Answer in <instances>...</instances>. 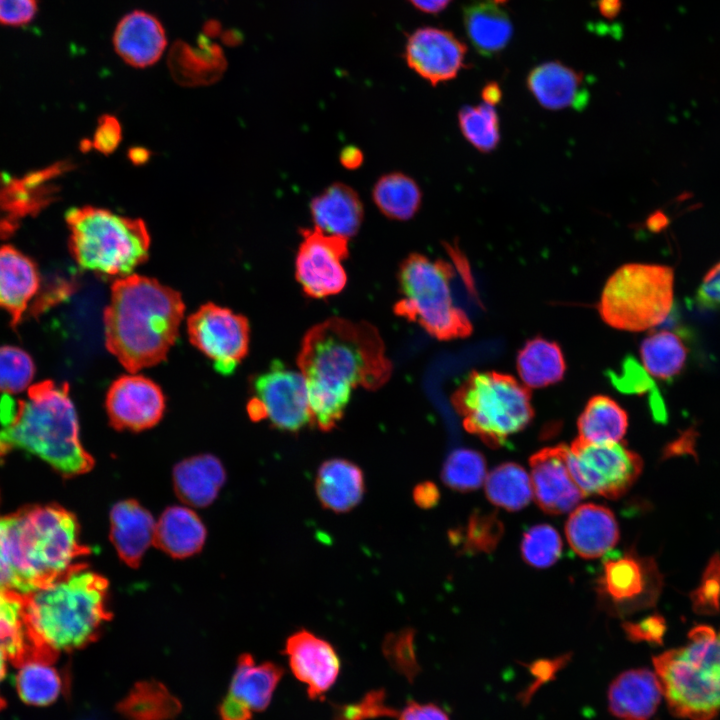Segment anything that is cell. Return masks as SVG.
<instances>
[{
  "mask_svg": "<svg viewBox=\"0 0 720 720\" xmlns=\"http://www.w3.org/2000/svg\"><path fill=\"white\" fill-rule=\"evenodd\" d=\"M297 365L306 381L311 424L324 432L343 417L353 388L377 390L392 373L377 328L338 317L306 332Z\"/></svg>",
  "mask_w": 720,
  "mask_h": 720,
  "instance_id": "cell-1",
  "label": "cell"
},
{
  "mask_svg": "<svg viewBox=\"0 0 720 720\" xmlns=\"http://www.w3.org/2000/svg\"><path fill=\"white\" fill-rule=\"evenodd\" d=\"M90 553L76 516L58 504L26 505L0 516V587L21 594L44 588Z\"/></svg>",
  "mask_w": 720,
  "mask_h": 720,
  "instance_id": "cell-2",
  "label": "cell"
},
{
  "mask_svg": "<svg viewBox=\"0 0 720 720\" xmlns=\"http://www.w3.org/2000/svg\"><path fill=\"white\" fill-rule=\"evenodd\" d=\"M184 311L180 293L156 279L118 278L104 310L106 348L130 373L155 366L174 345Z\"/></svg>",
  "mask_w": 720,
  "mask_h": 720,
  "instance_id": "cell-3",
  "label": "cell"
},
{
  "mask_svg": "<svg viewBox=\"0 0 720 720\" xmlns=\"http://www.w3.org/2000/svg\"><path fill=\"white\" fill-rule=\"evenodd\" d=\"M0 457L23 450L71 478L89 472L93 457L79 436L75 406L67 383L44 380L27 389V398L8 394L0 401Z\"/></svg>",
  "mask_w": 720,
  "mask_h": 720,
  "instance_id": "cell-4",
  "label": "cell"
},
{
  "mask_svg": "<svg viewBox=\"0 0 720 720\" xmlns=\"http://www.w3.org/2000/svg\"><path fill=\"white\" fill-rule=\"evenodd\" d=\"M108 581L78 563L50 585L23 594V619L38 654L54 663L95 641L111 619L107 608Z\"/></svg>",
  "mask_w": 720,
  "mask_h": 720,
  "instance_id": "cell-5",
  "label": "cell"
},
{
  "mask_svg": "<svg viewBox=\"0 0 720 720\" xmlns=\"http://www.w3.org/2000/svg\"><path fill=\"white\" fill-rule=\"evenodd\" d=\"M668 707L688 720H712L720 711V630L699 625L686 644L654 657Z\"/></svg>",
  "mask_w": 720,
  "mask_h": 720,
  "instance_id": "cell-6",
  "label": "cell"
},
{
  "mask_svg": "<svg viewBox=\"0 0 720 720\" xmlns=\"http://www.w3.org/2000/svg\"><path fill=\"white\" fill-rule=\"evenodd\" d=\"M69 249L83 269L105 277H125L149 255L150 236L141 219L92 206L66 214Z\"/></svg>",
  "mask_w": 720,
  "mask_h": 720,
  "instance_id": "cell-7",
  "label": "cell"
},
{
  "mask_svg": "<svg viewBox=\"0 0 720 720\" xmlns=\"http://www.w3.org/2000/svg\"><path fill=\"white\" fill-rule=\"evenodd\" d=\"M464 429L491 448L532 421L530 389L513 376L495 371H472L451 396Z\"/></svg>",
  "mask_w": 720,
  "mask_h": 720,
  "instance_id": "cell-8",
  "label": "cell"
},
{
  "mask_svg": "<svg viewBox=\"0 0 720 720\" xmlns=\"http://www.w3.org/2000/svg\"><path fill=\"white\" fill-rule=\"evenodd\" d=\"M454 269L442 259L412 253L400 264L398 281L401 299L394 312L418 323L439 340L468 337L472 324L466 313L454 305L450 283Z\"/></svg>",
  "mask_w": 720,
  "mask_h": 720,
  "instance_id": "cell-9",
  "label": "cell"
},
{
  "mask_svg": "<svg viewBox=\"0 0 720 720\" xmlns=\"http://www.w3.org/2000/svg\"><path fill=\"white\" fill-rule=\"evenodd\" d=\"M674 299V270L670 266L629 263L607 280L599 313L613 328L639 332L662 324Z\"/></svg>",
  "mask_w": 720,
  "mask_h": 720,
  "instance_id": "cell-10",
  "label": "cell"
},
{
  "mask_svg": "<svg viewBox=\"0 0 720 720\" xmlns=\"http://www.w3.org/2000/svg\"><path fill=\"white\" fill-rule=\"evenodd\" d=\"M569 465L586 495L608 499L623 496L643 469L640 455L623 442L593 443L580 437L569 447Z\"/></svg>",
  "mask_w": 720,
  "mask_h": 720,
  "instance_id": "cell-11",
  "label": "cell"
},
{
  "mask_svg": "<svg viewBox=\"0 0 720 720\" xmlns=\"http://www.w3.org/2000/svg\"><path fill=\"white\" fill-rule=\"evenodd\" d=\"M656 562L630 550L608 556L596 582L602 608L616 616H627L655 604L662 588Z\"/></svg>",
  "mask_w": 720,
  "mask_h": 720,
  "instance_id": "cell-12",
  "label": "cell"
},
{
  "mask_svg": "<svg viewBox=\"0 0 720 720\" xmlns=\"http://www.w3.org/2000/svg\"><path fill=\"white\" fill-rule=\"evenodd\" d=\"M247 413L252 421L268 420L282 431L298 432L311 424L306 381L302 373L274 360L251 382Z\"/></svg>",
  "mask_w": 720,
  "mask_h": 720,
  "instance_id": "cell-13",
  "label": "cell"
},
{
  "mask_svg": "<svg viewBox=\"0 0 720 720\" xmlns=\"http://www.w3.org/2000/svg\"><path fill=\"white\" fill-rule=\"evenodd\" d=\"M187 332L190 342L221 375H231L248 353L247 318L214 303L200 306L188 317Z\"/></svg>",
  "mask_w": 720,
  "mask_h": 720,
  "instance_id": "cell-14",
  "label": "cell"
},
{
  "mask_svg": "<svg viewBox=\"0 0 720 720\" xmlns=\"http://www.w3.org/2000/svg\"><path fill=\"white\" fill-rule=\"evenodd\" d=\"M295 276L304 293L313 298L336 295L346 285L342 262L348 257V238L314 228L301 229Z\"/></svg>",
  "mask_w": 720,
  "mask_h": 720,
  "instance_id": "cell-15",
  "label": "cell"
},
{
  "mask_svg": "<svg viewBox=\"0 0 720 720\" xmlns=\"http://www.w3.org/2000/svg\"><path fill=\"white\" fill-rule=\"evenodd\" d=\"M71 165L58 162L23 176L0 174V235L9 236L21 222L55 200V180Z\"/></svg>",
  "mask_w": 720,
  "mask_h": 720,
  "instance_id": "cell-16",
  "label": "cell"
},
{
  "mask_svg": "<svg viewBox=\"0 0 720 720\" xmlns=\"http://www.w3.org/2000/svg\"><path fill=\"white\" fill-rule=\"evenodd\" d=\"M105 407L113 428L139 432L154 427L162 419L165 396L153 380L132 373L113 381Z\"/></svg>",
  "mask_w": 720,
  "mask_h": 720,
  "instance_id": "cell-17",
  "label": "cell"
},
{
  "mask_svg": "<svg viewBox=\"0 0 720 720\" xmlns=\"http://www.w3.org/2000/svg\"><path fill=\"white\" fill-rule=\"evenodd\" d=\"M533 496L538 506L552 515L573 510L586 493L576 482L569 465V447L543 448L529 459Z\"/></svg>",
  "mask_w": 720,
  "mask_h": 720,
  "instance_id": "cell-18",
  "label": "cell"
},
{
  "mask_svg": "<svg viewBox=\"0 0 720 720\" xmlns=\"http://www.w3.org/2000/svg\"><path fill=\"white\" fill-rule=\"evenodd\" d=\"M467 48L451 32L423 27L408 39L405 59L408 66L432 85L457 76L465 66Z\"/></svg>",
  "mask_w": 720,
  "mask_h": 720,
  "instance_id": "cell-19",
  "label": "cell"
},
{
  "mask_svg": "<svg viewBox=\"0 0 720 720\" xmlns=\"http://www.w3.org/2000/svg\"><path fill=\"white\" fill-rule=\"evenodd\" d=\"M283 653L294 676L307 686L310 699L321 698L336 682L340 659L334 647L314 633L300 629L290 635Z\"/></svg>",
  "mask_w": 720,
  "mask_h": 720,
  "instance_id": "cell-20",
  "label": "cell"
},
{
  "mask_svg": "<svg viewBox=\"0 0 720 720\" xmlns=\"http://www.w3.org/2000/svg\"><path fill=\"white\" fill-rule=\"evenodd\" d=\"M36 263L17 248L0 245V308L10 314L16 327L41 290Z\"/></svg>",
  "mask_w": 720,
  "mask_h": 720,
  "instance_id": "cell-21",
  "label": "cell"
},
{
  "mask_svg": "<svg viewBox=\"0 0 720 720\" xmlns=\"http://www.w3.org/2000/svg\"><path fill=\"white\" fill-rule=\"evenodd\" d=\"M527 87L537 103L547 110H582L589 100L584 75L559 61L534 67L528 74Z\"/></svg>",
  "mask_w": 720,
  "mask_h": 720,
  "instance_id": "cell-22",
  "label": "cell"
},
{
  "mask_svg": "<svg viewBox=\"0 0 720 720\" xmlns=\"http://www.w3.org/2000/svg\"><path fill=\"white\" fill-rule=\"evenodd\" d=\"M565 534L576 554L594 559L605 555L616 545L619 528L610 509L587 503L576 507L570 514Z\"/></svg>",
  "mask_w": 720,
  "mask_h": 720,
  "instance_id": "cell-23",
  "label": "cell"
},
{
  "mask_svg": "<svg viewBox=\"0 0 720 720\" xmlns=\"http://www.w3.org/2000/svg\"><path fill=\"white\" fill-rule=\"evenodd\" d=\"M165 31L153 15L133 11L117 25L113 44L118 55L134 67H147L158 61L166 47Z\"/></svg>",
  "mask_w": 720,
  "mask_h": 720,
  "instance_id": "cell-24",
  "label": "cell"
},
{
  "mask_svg": "<svg viewBox=\"0 0 720 720\" xmlns=\"http://www.w3.org/2000/svg\"><path fill=\"white\" fill-rule=\"evenodd\" d=\"M110 538L122 561L137 568L154 543L156 523L148 510L135 500L116 503L110 513Z\"/></svg>",
  "mask_w": 720,
  "mask_h": 720,
  "instance_id": "cell-25",
  "label": "cell"
},
{
  "mask_svg": "<svg viewBox=\"0 0 720 720\" xmlns=\"http://www.w3.org/2000/svg\"><path fill=\"white\" fill-rule=\"evenodd\" d=\"M662 695L656 674L648 669L628 670L610 684L609 710L626 720H645L654 714Z\"/></svg>",
  "mask_w": 720,
  "mask_h": 720,
  "instance_id": "cell-26",
  "label": "cell"
},
{
  "mask_svg": "<svg viewBox=\"0 0 720 720\" xmlns=\"http://www.w3.org/2000/svg\"><path fill=\"white\" fill-rule=\"evenodd\" d=\"M310 211L314 227L348 239L359 231L364 218L358 193L344 183H333L316 195Z\"/></svg>",
  "mask_w": 720,
  "mask_h": 720,
  "instance_id": "cell-27",
  "label": "cell"
},
{
  "mask_svg": "<svg viewBox=\"0 0 720 720\" xmlns=\"http://www.w3.org/2000/svg\"><path fill=\"white\" fill-rule=\"evenodd\" d=\"M315 491L323 508L335 513L349 512L364 496L363 472L346 459L326 460L318 469Z\"/></svg>",
  "mask_w": 720,
  "mask_h": 720,
  "instance_id": "cell-28",
  "label": "cell"
},
{
  "mask_svg": "<svg viewBox=\"0 0 720 720\" xmlns=\"http://www.w3.org/2000/svg\"><path fill=\"white\" fill-rule=\"evenodd\" d=\"M225 478L222 463L210 454L186 458L173 470V482L178 497L195 507L211 504L224 484Z\"/></svg>",
  "mask_w": 720,
  "mask_h": 720,
  "instance_id": "cell-29",
  "label": "cell"
},
{
  "mask_svg": "<svg viewBox=\"0 0 720 720\" xmlns=\"http://www.w3.org/2000/svg\"><path fill=\"white\" fill-rule=\"evenodd\" d=\"M205 538V526L194 511L171 506L156 523L154 544L173 558H186L201 550Z\"/></svg>",
  "mask_w": 720,
  "mask_h": 720,
  "instance_id": "cell-30",
  "label": "cell"
},
{
  "mask_svg": "<svg viewBox=\"0 0 720 720\" xmlns=\"http://www.w3.org/2000/svg\"><path fill=\"white\" fill-rule=\"evenodd\" d=\"M464 26L474 48L484 56L501 52L513 34L509 15L492 1H478L465 7Z\"/></svg>",
  "mask_w": 720,
  "mask_h": 720,
  "instance_id": "cell-31",
  "label": "cell"
},
{
  "mask_svg": "<svg viewBox=\"0 0 720 720\" xmlns=\"http://www.w3.org/2000/svg\"><path fill=\"white\" fill-rule=\"evenodd\" d=\"M283 674L281 666L273 662L258 664L250 654H243L238 659L229 693L242 700L252 711H263L270 704Z\"/></svg>",
  "mask_w": 720,
  "mask_h": 720,
  "instance_id": "cell-32",
  "label": "cell"
},
{
  "mask_svg": "<svg viewBox=\"0 0 720 720\" xmlns=\"http://www.w3.org/2000/svg\"><path fill=\"white\" fill-rule=\"evenodd\" d=\"M0 649L19 667L43 661L33 646L23 619V594L0 587Z\"/></svg>",
  "mask_w": 720,
  "mask_h": 720,
  "instance_id": "cell-33",
  "label": "cell"
},
{
  "mask_svg": "<svg viewBox=\"0 0 720 720\" xmlns=\"http://www.w3.org/2000/svg\"><path fill=\"white\" fill-rule=\"evenodd\" d=\"M518 374L528 388H541L562 380L566 364L555 342L541 337L528 340L517 355Z\"/></svg>",
  "mask_w": 720,
  "mask_h": 720,
  "instance_id": "cell-34",
  "label": "cell"
},
{
  "mask_svg": "<svg viewBox=\"0 0 720 720\" xmlns=\"http://www.w3.org/2000/svg\"><path fill=\"white\" fill-rule=\"evenodd\" d=\"M181 708L178 698L156 680L135 683L117 704L125 720H173Z\"/></svg>",
  "mask_w": 720,
  "mask_h": 720,
  "instance_id": "cell-35",
  "label": "cell"
},
{
  "mask_svg": "<svg viewBox=\"0 0 720 720\" xmlns=\"http://www.w3.org/2000/svg\"><path fill=\"white\" fill-rule=\"evenodd\" d=\"M627 427L626 411L604 395L592 397L577 420L579 437L593 443L619 442Z\"/></svg>",
  "mask_w": 720,
  "mask_h": 720,
  "instance_id": "cell-36",
  "label": "cell"
},
{
  "mask_svg": "<svg viewBox=\"0 0 720 720\" xmlns=\"http://www.w3.org/2000/svg\"><path fill=\"white\" fill-rule=\"evenodd\" d=\"M372 198L384 216L392 220L406 221L420 209L422 192L410 176L402 172H391L376 181Z\"/></svg>",
  "mask_w": 720,
  "mask_h": 720,
  "instance_id": "cell-37",
  "label": "cell"
},
{
  "mask_svg": "<svg viewBox=\"0 0 720 720\" xmlns=\"http://www.w3.org/2000/svg\"><path fill=\"white\" fill-rule=\"evenodd\" d=\"M688 350L676 333L660 330L649 334L640 346L642 364L651 376L668 380L685 366Z\"/></svg>",
  "mask_w": 720,
  "mask_h": 720,
  "instance_id": "cell-38",
  "label": "cell"
},
{
  "mask_svg": "<svg viewBox=\"0 0 720 720\" xmlns=\"http://www.w3.org/2000/svg\"><path fill=\"white\" fill-rule=\"evenodd\" d=\"M484 486L488 500L507 511L524 508L533 497L530 476L513 462L495 467L486 476Z\"/></svg>",
  "mask_w": 720,
  "mask_h": 720,
  "instance_id": "cell-39",
  "label": "cell"
},
{
  "mask_svg": "<svg viewBox=\"0 0 720 720\" xmlns=\"http://www.w3.org/2000/svg\"><path fill=\"white\" fill-rule=\"evenodd\" d=\"M15 683L17 693L27 704L45 706L64 694V675L51 662L29 661L18 667Z\"/></svg>",
  "mask_w": 720,
  "mask_h": 720,
  "instance_id": "cell-40",
  "label": "cell"
},
{
  "mask_svg": "<svg viewBox=\"0 0 720 720\" xmlns=\"http://www.w3.org/2000/svg\"><path fill=\"white\" fill-rule=\"evenodd\" d=\"M458 124L464 138L478 151L489 153L499 145L500 123L494 105L483 102L462 107Z\"/></svg>",
  "mask_w": 720,
  "mask_h": 720,
  "instance_id": "cell-41",
  "label": "cell"
},
{
  "mask_svg": "<svg viewBox=\"0 0 720 720\" xmlns=\"http://www.w3.org/2000/svg\"><path fill=\"white\" fill-rule=\"evenodd\" d=\"M486 460L473 449L453 450L446 458L441 478L443 483L459 492H469L479 488L486 478Z\"/></svg>",
  "mask_w": 720,
  "mask_h": 720,
  "instance_id": "cell-42",
  "label": "cell"
},
{
  "mask_svg": "<svg viewBox=\"0 0 720 720\" xmlns=\"http://www.w3.org/2000/svg\"><path fill=\"white\" fill-rule=\"evenodd\" d=\"M504 533V525L495 512L475 511L463 531L450 532L453 543L464 553H489L495 550Z\"/></svg>",
  "mask_w": 720,
  "mask_h": 720,
  "instance_id": "cell-43",
  "label": "cell"
},
{
  "mask_svg": "<svg viewBox=\"0 0 720 720\" xmlns=\"http://www.w3.org/2000/svg\"><path fill=\"white\" fill-rule=\"evenodd\" d=\"M562 541L550 525L539 524L527 530L521 541V555L532 567L547 568L560 557Z\"/></svg>",
  "mask_w": 720,
  "mask_h": 720,
  "instance_id": "cell-44",
  "label": "cell"
},
{
  "mask_svg": "<svg viewBox=\"0 0 720 720\" xmlns=\"http://www.w3.org/2000/svg\"><path fill=\"white\" fill-rule=\"evenodd\" d=\"M35 374L31 356L15 346H0V392L16 394L30 387Z\"/></svg>",
  "mask_w": 720,
  "mask_h": 720,
  "instance_id": "cell-45",
  "label": "cell"
},
{
  "mask_svg": "<svg viewBox=\"0 0 720 720\" xmlns=\"http://www.w3.org/2000/svg\"><path fill=\"white\" fill-rule=\"evenodd\" d=\"M415 630L406 627L388 633L383 641L382 651L391 667L412 682L420 673L415 646Z\"/></svg>",
  "mask_w": 720,
  "mask_h": 720,
  "instance_id": "cell-46",
  "label": "cell"
},
{
  "mask_svg": "<svg viewBox=\"0 0 720 720\" xmlns=\"http://www.w3.org/2000/svg\"><path fill=\"white\" fill-rule=\"evenodd\" d=\"M397 710L386 702L384 689L367 692L361 700L350 704H334L331 720H370L379 717H395Z\"/></svg>",
  "mask_w": 720,
  "mask_h": 720,
  "instance_id": "cell-47",
  "label": "cell"
},
{
  "mask_svg": "<svg viewBox=\"0 0 720 720\" xmlns=\"http://www.w3.org/2000/svg\"><path fill=\"white\" fill-rule=\"evenodd\" d=\"M693 608L702 614H713L720 608V558L715 555L708 564L699 587L692 594Z\"/></svg>",
  "mask_w": 720,
  "mask_h": 720,
  "instance_id": "cell-48",
  "label": "cell"
},
{
  "mask_svg": "<svg viewBox=\"0 0 720 720\" xmlns=\"http://www.w3.org/2000/svg\"><path fill=\"white\" fill-rule=\"evenodd\" d=\"M612 384L623 393H644L652 386L646 370L632 357H627L621 366V372H608Z\"/></svg>",
  "mask_w": 720,
  "mask_h": 720,
  "instance_id": "cell-49",
  "label": "cell"
},
{
  "mask_svg": "<svg viewBox=\"0 0 720 720\" xmlns=\"http://www.w3.org/2000/svg\"><path fill=\"white\" fill-rule=\"evenodd\" d=\"M38 12V0H0V25L25 27L35 20Z\"/></svg>",
  "mask_w": 720,
  "mask_h": 720,
  "instance_id": "cell-50",
  "label": "cell"
},
{
  "mask_svg": "<svg viewBox=\"0 0 720 720\" xmlns=\"http://www.w3.org/2000/svg\"><path fill=\"white\" fill-rule=\"evenodd\" d=\"M121 141L120 122L111 115H103L93 134L91 141H88V148L93 147L103 154L113 152Z\"/></svg>",
  "mask_w": 720,
  "mask_h": 720,
  "instance_id": "cell-51",
  "label": "cell"
},
{
  "mask_svg": "<svg viewBox=\"0 0 720 720\" xmlns=\"http://www.w3.org/2000/svg\"><path fill=\"white\" fill-rule=\"evenodd\" d=\"M623 628L632 641L661 643L666 624L661 615L653 614L638 622H625Z\"/></svg>",
  "mask_w": 720,
  "mask_h": 720,
  "instance_id": "cell-52",
  "label": "cell"
},
{
  "mask_svg": "<svg viewBox=\"0 0 720 720\" xmlns=\"http://www.w3.org/2000/svg\"><path fill=\"white\" fill-rule=\"evenodd\" d=\"M696 301L703 308L720 307V261L704 276L696 293Z\"/></svg>",
  "mask_w": 720,
  "mask_h": 720,
  "instance_id": "cell-53",
  "label": "cell"
},
{
  "mask_svg": "<svg viewBox=\"0 0 720 720\" xmlns=\"http://www.w3.org/2000/svg\"><path fill=\"white\" fill-rule=\"evenodd\" d=\"M399 720H449V717L433 703L410 701L400 712Z\"/></svg>",
  "mask_w": 720,
  "mask_h": 720,
  "instance_id": "cell-54",
  "label": "cell"
},
{
  "mask_svg": "<svg viewBox=\"0 0 720 720\" xmlns=\"http://www.w3.org/2000/svg\"><path fill=\"white\" fill-rule=\"evenodd\" d=\"M218 712L221 720H251L252 710L242 700L228 693L221 701Z\"/></svg>",
  "mask_w": 720,
  "mask_h": 720,
  "instance_id": "cell-55",
  "label": "cell"
},
{
  "mask_svg": "<svg viewBox=\"0 0 720 720\" xmlns=\"http://www.w3.org/2000/svg\"><path fill=\"white\" fill-rule=\"evenodd\" d=\"M412 496L417 506L422 509H430L438 504L440 492L433 482L423 481L414 487Z\"/></svg>",
  "mask_w": 720,
  "mask_h": 720,
  "instance_id": "cell-56",
  "label": "cell"
},
{
  "mask_svg": "<svg viewBox=\"0 0 720 720\" xmlns=\"http://www.w3.org/2000/svg\"><path fill=\"white\" fill-rule=\"evenodd\" d=\"M340 162L344 168L356 169L363 162V154L359 148L347 146L340 153Z\"/></svg>",
  "mask_w": 720,
  "mask_h": 720,
  "instance_id": "cell-57",
  "label": "cell"
},
{
  "mask_svg": "<svg viewBox=\"0 0 720 720\" xmlns=\"http://www.w3.org/2000/svg\"><path fill=\"white\" fill-rule=\"evenodd\" d=\"M419 10L426 13H438L444 10L451 0H410Z\"/></svg>",
  "mask_w": 720,
  "mask_h": 720,
  "instance_id": "cell-58",
  "label": "cell"
},
{
  "mask_svg": "<svg viewBox=\"0 0 720 720\" xmlns=\"http://www.w3.org/2000/svg\"><path fill=\"white\" fill-rule=\"evenodd\" d=\"M598 8L602 16L612 19L619 14L622 0H598Z\"/></svg>",
  "mask_w": 720,
  "mask_h": 720,
  "instance_id": "cell-59",
  "label": "cell"
},
{
  "mask_svg": "<svg viewBox=\"0 0 720 720\" xmlns=\"http://www.w3.org/2000/svg\"><path fill=\"white\" fill-rule=\"evenodd\" d=\"M482 97L484 102L496 105L501 99V90L497 83L490 82L482 90Z\"/></svg>",
  "mask_w": 720,
  "mask_h": 720,
  "instance_id": "cell-60",
  "label": "cell"
},
{
  "mask_svg": "<svg viewBox=\"0 0 720 720\" xmlns=\"http://www.w3.org/2000/svg\"><path fill=\"white\" fill-rule=\"evenodd\" d=\"M6 659L5 653L0 649V682L6 674Z\"/></svg>",
  "mask_w": 720,
  "mask_h": 720,
  "instance_id": "cell-61",
  "label": "cell"
},
{
  "mask_svg": "<svg viewBox=\"0 0 720 720\" xmlns=\"http://www.w3.org/2000/svg\"><path fill=\"white\" fill-rule=\"evenodd\" d=\"M492 1L496 4H503V3L507 2L508 0H492Z\"/></svg>",
  "mask_w": 720,
  "mask_h": 720,
  "instance_id": "cell-62",
  "label": "cell"
},
{
  "mask_svg": "<svg viewBox=\"0 0 720 720\" xmlns=\"http://www.w3.org/2000/svg\"><path fill=\"white\" fill-rule=\"evenodd\" d=\"M5 707V701L0 697V710Z\"/></svg>",
  "mask_w": 720,
  "mask_h": 720,
  "instance_id": "cell-63",
  "label": "cell"
}]
</instances>
